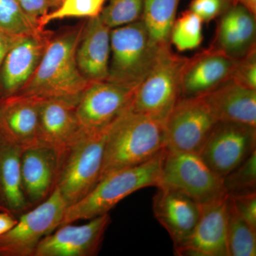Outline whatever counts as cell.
Returning <instances> with one entry per match:
<instances>
[{"instance_id":"cell-1","label":"cell","mask_w":256,"mask_h":256,"mask_svg":"<svg viewBox=\"0 0 256 256\" xmlns=\"http://www.w3.org/2000/svg\"><path fill=\"white\" fill-rule=\"evenodd\" d=\"M85 22L52 36L34 74L18 94L40 98L80 97L90 82L82 76L76 62Z\"/></svg>"},{"instance_id":"cell-2","label":"cell","mask_w":256,"mask_h":256,"mask_svg":"<svg viewBox=\"0 0 256 256\" xmlns=\"http://www.w3.org/2000/svg\"><path fill=\"white\" fill-rule=\"evenodd\" d=\"M164 149V124L128 108L108 130L100 180L142 164Z\"/></svg>"},{"instance_id":"cell-3","label":"cell","mask_w":256,"mask_h":256,"mask_svg":"<svg viewBox=\"0 0 256 256\" xmlns=\"http://www.w3.org/2000/svg\"><path fill=\"white\" fill-rule=\"evenodd\" d=\"M164 149L142 164L118 170L100 180L82 200L67 207L60 226L109 213L120 202L141 188L158 186Z\"/></svg>"},{"instance_id":"cell-4","label":"cell","mask_w":256,"mask_h":256,"mask_svg":"<svg viewBox=\"0 0 256 256\" xmlns=\"http://www.w3.org/2000/svg\"><path fill=\"white\" fill-rule=\"evenodd\" d=\"M163 48L151 40L142 20L112 28L106 80L124 86L137 87L156 65Z\"/></svg>"},{"instance_id":"cell-5","label":"cell","mask_w":256,"mask_h":256,"mask_svg":"<svg viewBox=\"0 0 256 256\" xmlns=\"http://www.w3.org/2000/svg\"><path fill=\"white\" fill-rule=\"evenodd\" d=\"M82 132L60 158L55 188L67 207L92 191L100 180L108 130Z\"/></svg>"},{"instance_id":"cell-6","label":"cell","mask_w":256,"mask_h":256,"mask_svg":"<svg viewBox=\"0 0 256 256\" xmlns=\"http://www.w3.org/2000/svg\"><path fill=\"white\" fill-rule=\"evenodd\" d=\"M188 57L163 48L156 65L138 86L129 109L164 124L181 98V78Z\"/></svg>"},{"instance_id":"cell-7","label":"cell","mask_w":256,"mask_h":256,"mask_svg":"<svg viewBox=\"0 0 256 256\" xmlns=\"http://www.w3.org/2000/svg\"><path fill=\"white\" fill-rule=\"evenodd\" d=\"M158 188L182 192L200 204L228 194L223 178L210 169L200 154L165 149Z\"/></svg>"},{"instance_id":"cell-8","label":"cell","mask_w":256,"mask_h":256,"mask_svg":"<svg viewBox=\"0 0 256 256\" xmlns=\"http://www.w3.org/2000/svg\"><path fill=\"white\" fill-rule=\"evenodd\" d=\"M67 204L54 188L45 201L18 217L13 228L0 236V256H34L42 239L60 226Z\"/></svg>"},{"instance_id":"cell-9","label":"cell","mask_w":256,"mask_h":256,"mask_svg":"<svg viewBox=\"0 0 256 256\" xmlns=\"http://www.w3.org/2000/svg\"><path fill=\"white\" fill-rule=\"evenodd\" d=\"M217 122L202 97L181 98L164 122V149L200 154Z\"/></svg>"},{"instance_id":"cell-10","label":"cell","mask_w":256,"mask_h":256,"mask_svg":"<svg viewBox=\"0 0 256 256\" xmlns=\"http://www.w3.org/2000/svg\"><path fill=\"white\" fill-rule=\"evenodd\" d=\"M256 150V127L218 121L198 154L212 171L224 178Z\"/></svg>"},{"instance_id":"cell-11","label":"cell","mask_w":256,"mask_h":256,"mask_svg":"<svg viewBox=\"0 0 256 256\" xmlns=\"http://www.w3.org/2000/svg\"><path fill=\"white\" fill-rule=\"evenodd\" d=\"M137 87H128L102 80L90 82L84 89L76 106L82 130H104L127 110Z\"/></svg>"},{"instance_id":"cell-12","label":"cell","mask_w":256,"mask_h":256,"mask_svg":"<svg viewBox=\"0 0 256 256\" xmlns=\"http://www.w3.org/2000/svg\"><path fill=\"white\" fill-rule=\"evenodd\" d=\"M110 222L108 213L92 218L84 225L60 226L42 239L34 256H97Z\"/></svg>"},{"instance_id":"cell-13","label":"cell","mask_w":256,"mask_h":256,"mask_svg":"<svg viewBox=\"0 0 256 256\" xmlns=\"http://www.w3.org/2000/svg\"><path fill=\"white\" fill-rule=\"evenodd\" d=\"M54 33L45 30L20 37L0 67V99L22 90L38 67Z\"/></svg>"},{"instance_id":"cell-14","label":"cell","mask_w":256,"mask_h":256,"mask_svg":"<svg viewBox=\"0 0 256 256\" xmlns=\"http://www.w3.org/2000/svg\"><path fill=\"white\" fill-rule=\"evenodd\" d=\"M228 194L201 204L194 230L183 244L175 248L178 256H229L227 246V200Z\"/></svg>"},{"instance_id":"cell-15","label":"cell","mask_w":256,"mask_h":256,"mask_svg":"<svg viewBox=\"0 0 256 256\" xmlns=\"http://www.w3.org/2000/svg\"><path fill=\"white\" fill-rule=\"evenodd\" d=\"M236 62L212 46L188 58L182 74L181 98L206 95L230 78Z\"/></svg>"},{"instance_id":"cell-16","label":"cell","mask_w":256,"mask_h":256,"mask_svg":"<svg viewBox=\"0 0 256 256\" xmlns=\"http://www.w3.org/2000/svg\"><path fill=\"white\" fill-rule=\"evenodd\" d=\"M80 97L42 98L40 106V126L43 144L58 156L72 146L82 132L76 116Z\"/></svg>"},{"instance_id":"cell-17","label":"cell","mask_w":256,"mask_h":256,"mask_svg":"<svg viewBox=\"0 0 256 256\" xmlns=\"http://www.w3.org/2000/svg\"><path fill=\"white\" fill-rule=\"evenodd\" d=\"M42 99L21 94L0 99V132L23 150L43 144L40 126Z\"/></svg>"},{"instance_id":"cell-18","label":"cell","mask_w":256,"mask_h":256,"mask_svg":"<svg viewBox=\"0 0 256 256\" xmlns=\"http://www.w3.org/2000/svg\"><path fill=\"white\" fill-rule=\"evenodd\" d=\"M154 217L169 234L174 248L188 240L201 215V204L185 194L158 188L152 200Z\"/></svg>"},{"instance_id":"cell-19","label":"cell","mask_w":256,"mask_h":256,"mask_svg":"<svg viewBox=\"0 0 256 256\" xmlns=\"http://www.w3.org/2000/svg\"><path fill=\"white\" fill-rule=\"evenodd\" d=\"M58 164V153L50 146L40 144L23 150L22 184L31 208L45 201L54 191Z\"/></svg>"},{"instance_id":"cell-20","label":"cell","mask_w":256,"mask_h":256,"mask_svg":"<svg viewBox=\"0 0 256 256\" xmlns=\"http://www.w3.org/2000/svg\"><path fill=\"white\" fill-rule=\"evenodd\" d=\"M216 21L210 46L236 60L256 48V16L245 6L234 3Z\"/></svg>"},{"instance_id":"cell-21","label":"cell","mask_w":256,"mask_h":256,"mask_svg":"<svg viewBox=\"0 0 256 256\" xmlns=\"http://www.w3.org/2000/svg\"><path fill=\"white\" fill-rule=\"evenodd\" d=\"M110 31L100 16L88 18L76 50L79 70L88 82L106 80L110 57Z\"/></svg>"},{"instance_id":"cell-22","label":"cell","mask_w":256,"mask_h":256,"mask_svg":"<svg viewBox=\"0 0 256 256\" xmlns=\"http://www.w3.org/2000/svg\"><path fill=\"white\" fill-rule=\"evenodd\" d=\"M202 98L217 120L256 128V90L228 79Z\"/></svg>"},{"instance_id":"cell-23","label":"cell","mask_w":256,"mask_h":256,"mask_svg":"<svg viewBox=\"0 0 256 256\" xmlns=\"http://www.w3.org/2000/svg\"><path fill=\"white\" fill-rule=\"evenodd\" d=\"M22 151L21 146L0 132V208L18 218L31 208L22 184Z\"/></svg>"},{"instance_id":"cell-24","label":"cell","mask_w":256,"mask_h":256,"mask_svg":"<svg viewBox=\"0 0 256 256\" xmlns=\"http://www.w3.org/2000/svg\"><path fill=\"white\" fill-rule=\"evenodd\" d=\"M180 0H144L142 21L160 48L170 46V34Z\"/></svg>"},{"instance_id":"cell-25","label":"cell","mask_w":256,"mask_h":256,"mask_svg":"<svg viewBox=\"0 0 256 256\" xmlns=\"http://www.w3.org/2000/svg\"><path fill=\"white\" fill-rule=\"evenodd\" d=\"M226 238L229 256L256 255V230L239 214L229 195L227 200Z\"/></svg>"},{"instance_id":"cell-26","label":"cell","mask_w":256,"mask_h":256,"mask_svg":"<svg viewBox=\"0 0 256 256\" xmlns=\"http://www.w3.org/2000/svg\"><path fill=\"white\" fill-rule=\"evenodd\" d=\"M203 24L202 18L191 10L183 12L173 24L170 45L180 52L198 48L204 40Z\"/></svg>"},{"instance_id":"cell-27","label":"cell","mask_w":256,"mask_h":256,"mask_svg":"<svg viewBox=\"0 0 256 256\" xmlns=\"http://www.w3.org/2000/svg\"><path fill=\"white\" fill-rule=\"evenodd\" d=\"M108 0H62L58 6L38 20L44 30L52 22L66 18H90L100 16Z\"/></svg>"},{"instance_id":"cell-28","label":"cell","mask_w":256,"mask_h":256,"mask_svg":"<svg viewBox=\"0 0 256 256\" xmlns=\"http://www.w3.org/2000/svg\"><path fill=\"white\" fill-rule=\"evenodd\" d=\"M0 30L15 37L28 36L43 30L38 26V22L25 14L18 0H0Z\"/></svg>"},{"instance_id":"cell-29","label":"cell","mask_w":256,"mask_h":256,"mask_svg":"<svg viewBox=\"0 0 256 256\" xmlns=\"http://www.w3.org/2000/svg\"><path fill=\"white\" fill-rule=\"evenodd\" d=\"M144 0H108L100 18L109 28H114L142 18Z\"/></svg>"},{"instance_id":"cell-30","label":"cell","mask_w":256,"mask_h":256,"mask_svg":"<svg viewBox=\"0 0 256 256\" xmlns=\"http://www.w3.org/2000/svg\"><path fill=\"white\" fill-rule=\"evenodd\" d=\"M223 182L228 195L256 192V150L244 162L227 174Z\"/></svg>"},{"instance_id":"cell-31","label":"cell","mask_w":256,"mask_h":256,"mask_svg":"<svg viewBox=\"0 0 256 256\" xmlns=\"http://www.w3.org/2000/svg\"><path fill=\"white\" fill-rule=\"evenodd\" d=\"M230 79L242 86L256 90V48L237 60Z\"/></svg>"},{"instance_id":"cell-32","label":"cell","mask_w":256,"mask_h":256,"mask_svg":"<svg viewBox=\"0 0 256 256\" xmlns=\"http://www.w3.org/2000/svg\"><path fill=\"white\" fill-rule=\"evenodd\" d=\"M234 4V0H192L188 10L198 15L204 23L222 16Z\"/></svg>"},{"instance_id":"cell-33","label":"cell","mask_w":256,"mask_h":256,"mask_svg":"<svg viewBox=\"0 0 256 256\" xmlns=\"http://www.w3.org/2000/svg\"><path fill=\"white\" fill-rule=\"evenodd\" d=\"M229 196L239 214L256 230V192Z\"/></svg>"},{"instance_id":"cell-34","label":"cell","mask_w":256,"mask_h":256,"mask_svg":"<svg viewBox=\"0 0 256 256\" xmlns=\"http://www.w3.org/2000/svg\"><path fill=\"white\" fill-rule=\"evenodd\" d=\"M18 4L25 14L38 22L42 16L48 12V0H18Z\"/></svg>"},{"instance_id":"cell-35","label":"cell","mask_w":256,"mask_h":256,"mask_svg":"<svg viewBox=\"0 0 256 256\" xmlns=\"http://www.w3.org/2000/svg\"><path fill=\"white\" fill-rule=\"evenodd\" d=\"M20 38V37L11 36L0 30V67L6 54Z\"/></svg>"},{"instance_id":"cell-36","label":"cell","mask_w":256,"mask_h":256,"mask_svg":"<svg viewBox=\"0 0 256 256\" xmlns=\"http://www.w3.org/2000/svg\"><path fill=\"white\" fill-rule=\"evenodd\" d=\"M18 222V217L9 212L0 210V236L13 228Z\"/></svg>"},{"instance_id":"cell-37","label":"cell","mask_w":256,"mask_h":256,"mask_svg":"<svg viewBox=\"0 0 256 256\" xmlns=\"http://www.w3.org/2000/svg\"><path fill=\"white\" fill-rule=\"evenodd\" d=\"M234 3L242 5L256 16V0H234Z\"/></svg>"},{"instance_id":"cell-38","label":"cell","mask_w":256,"mask_h":256,"mask_svg":"<svg viewBox=\"0 0 256 256\" xmlns=\"http://www.w3.org/2000/svg\"><path fill=\"white\" fill-rule=\"evenodd\" d=\"M62 0H48L50 8H54L58 6Z\"/></svg>"},{"instance_id":"cell-39","label":"cell","mask_w":256,"mask_h":256,"mask_svg":"<svg viewBox=\"0 0 256 256\" xmlns=\"http://www.w3.org/2000/svg\"><path fill=\"white\" fill-rule=\"evenodd\" d=\"M0 210H2L1 208H0ZM2 212H3V210H2Z\"/></svg>"}]
</instances>
